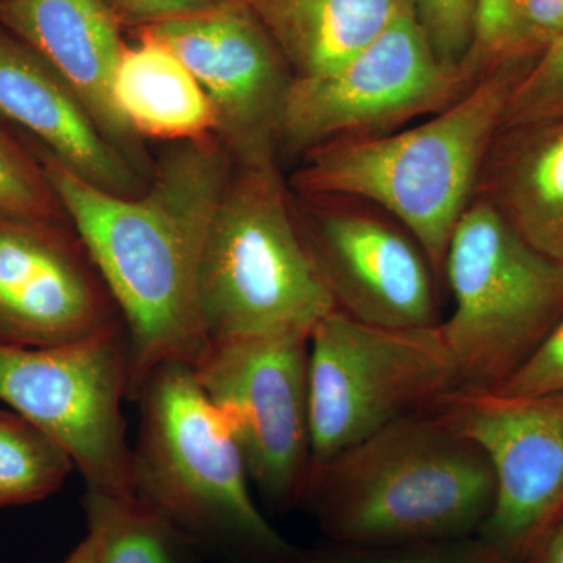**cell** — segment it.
<instances>
[{
  "instance_id": "6da1fadb",
  "label": "cell",
  "mask_w": 563,
  "mask_h": 563,
  "mask_svg": "<svg viewBox=\"0 0 563 563\" xmlns=\"http://www.w3.org/2000/svg\"><path fill=\"white\" fill-rule=\"evenodd\" d=\"M25 141L120 309L131 344L128 399L135 401L157 366H195L209 350L199 318V266L232 155L214 135L173 143L152 165L146 190L122 198Z\"/></svg>"
},
{
  "instance_id": "7a4b0ae2",
  "label": "cell",
  "mask_w": 563,
  "mask_h": 563,
  "mask_svg": "<svg viewBox=\"0 0 563 563\" xmlns=\"http://www.w3.org/2000/svg\"><path fill=\"white\" fill-rule=\"evenodd\" d=\"M495 488L479 444L428 410L312 462L298 509L328 542H433L477 536Z\"/></svg>"
},
{
  "instance_id": "3957f363",
  "label": "cell",
  "mask_w": 563,
  "mask_h": 563,
  "mask_svg": "<svg viewBox=\"0 0 563 563\" xmlns=\"http://www.w3.org/2000/svg\"><path fill=\"white\" fill-rule=\"evenodd\" d=\"M529 58L492 66L461 99L406 131L333 141L303 154L290 190L306 198L372 203L420 244L437 279L476 195L488 151Z\"/></svg>"
},
{
  "instance_id": "277c9868",
  "label": "cell",
  "mask_w": 563,
  "mask_h": 563,
  "mask_svg": "<svg viewBox=\"0 0 563 563\" xmlns=\"http://www.w3.org/2000/svg\"><path fill=\"white\" fill-rule=\"evenodd\" d=\"M133 488L229 563H274L298 550L263 515L239 442L187 363L169 362L136 396Z\"/></svg>"
},
{
  "instance_id": "5b68a950",
  "label": "cell",
  "mask_w": 563,
  "mask_h": 563,
  "mask_svg": "<svg viewBox=\"0 0 563 563\" xmlns=\"http://www.w3.org/2000/svg\"><path fill=\"white\" fill-rule=\"evenodd\" d=\"M198 307L209 346L312 331L335 310L303 243L276 155L233 161L203 243Z\"/></svg>"
},
{
  "instance_id": "8992f818",
  "label": "cell",
  "mask_w": 563,
  "mask_h": 563,
  "mask_svg": "<svg viewBox=\"0 0 563 563\" xmlns=\"http://www.w3.org/2000/svg\"><path fill=\"white\" fill-rule=\"evenodd\" d=\"M454 312L440 322L463 390H496L563 318V263L526 242L474 196L448 247Z\"/></svg>"
},
{
  "instance_id": "52a82bcc",
  "label": "cell",
  "mask_w": 563,
  "mask_h": 563,
  "mask_svg": "<svg viewBox=\"0 0 563 563\" xmlns=\"http://www.w3.org/2000/svg\"><path fill=\"white\" fill-rule=\"evenodd\" d=\"M457 387L442 325L379 328L332 310L310 332L312 462L401 418L432 410Z\"/></svg>"
},
{
  "instance_id": "ba28073f",
  "label": "cell",
  "mask_w": 563,
  "mask_h": 563,
  "mask_svg": "<svg viewBox=\"0 0 563 563\" xmlns=\"http://www.w3.org/2000/svg\"><path fill=\"white\" fill-rule=\"evenodd\" d=\"M487 70L472 55L463 65H444L422 31L413 0H407L350 60L292 79L279 146L303 155L333 141L387 135L446 109Z\"/></svg>"
},
{
  "instance_id": "9c48e42d",
  "label": "cell",
  "mask_w": 563,
  "mask_h": 563,
  "mask_svg": "<svg viewBox=\"0 0 563 563\" xmlns=\"http://www.w3.org/2000/svg\"><path fill=\"white\" fill-rule=\"evenodd\" d=\"M129 374L124 325L60 346L0 343V401L60 443L91 490L135 495Z\"/></svg>"
},
{
  "instance_id": "30bf717a",
  "label": "cell",
  "mask_w": 563,
  "mask_h": 563,
  "mask_svg": "<svg viewBox=\"0 0 563 563\" xmlns=\"http://www.w3.org/2000/svg\"><path fill=\"white\" fill-rule=\"evenodd\" d=\"M310 332L210 344L192 366L202 391L231 426L251 484L273 509L298 507L312 466Z\"/></svg>"
},
{
  "instance_id": "8fae6325",
  "label": "cell",
  "mask_w": 563,
  "mask_h": 563,
  "mask_svg": "<svg viewBox=\"0 0 563 563\" xmlns=\"http://www.w3.org/2000/svg\"><path fill=\"white\" fill-rule=\"evenodd\" d=\"M432 410L479 444L495 474V503L477 537L509 561L531 562L563 518V391L455 388Z\"/></svg>"
},
{
  "instance_id": "7c38bea8",
  "label": "cell",
  "mask_w": 563,
  "mask_h": 563,
  "mask_svg": "<svg viewBox=\"0 0 563 563\" xmlns=\"http://www.w3.org/2000/svg\"><path fill=\"white\" fill-rule=\"evenodd\" d=\"M291 198L303 243L335 310L379 328L440 324L435 273L401 224L351 199L292 191Z\"/></svg>"
},
{
  "instance_id": "4fadbf2b",
  "label": "cell",
  "mask_w": 563,
  "mask_h": 563,
  "mask_svg": "<svg viewBox=\"0 0 563 563\" xmlns=\"http://www.w3.org/2000/svg\"><path fill=\"white\" fill-rule=\"evenodd\" d=\"M139 31L161 40L190 69L213 107L214 136L233 161L276 155L295 76L247 0H217Z\"/></svg>"
},
{
  "instance_id": "5bb4252c",
  "label": "cell",
  "mask_w": 563,
  "mask_h": 563,
  "mask_svg": "<svg viewBox=\"0 0 563 563\" xmlns=\"http://www.w3.org/2000/svg\"><path fill=\"white\" fill-rule=\"evenodd\" d=\"M68 224L0 214V343L60 346L124 325Z\"/></svg>"
},
{
  "instance_id": "9a60e30c",
  "label": "cell",
  "mask_w": 563,
  "mask_h": 563,
  "mask_svg": "<svg viewBox=\"0 0 563 563\" xmlns=\"http://www.w3.org/2000/svg\"><path fill=\"white\" fill-rule=\"evenodd\" d=\"M0 118L99 190L135 198L150 184V176L103 133L68 81L2 25Z\"/></svg>"
},
{
  "instance_id": "2e32d148",
  "label": "cell",
  "mask_w": 563,
  "mask_h": 563,
  "mask_svg": "<svg viewBox=\"0 0 563 563\" xmlns=\"http://www.w3.org/2000/svg\"><path fill=\"white\" fill-rule=\"evenodd\" d=\"M0 25L24 41L84 99L103 133L151 177L140 140L122 120L111 84L125 44L106 0H3Z\"/></svg>"
},
{
  "instance_id": "e0dca14e",
  "label": "cell",
  "mask_w": 563,
  "mask_h": 563,
  "mask_svg": "<svg viewBox=\"0 0 563 563\" xmlns=\"http://www.w3.org/2000/svg\"><path fill=\"white\" fill-rule=\"evenodd\" d=\"M474 196L537 251L563 263V120L499 131Z\"/></svg>"
},
{
  "instance_id": "ac0fdd59",
  "label": "cell",
  "mask_w": 563,
  "mask_h": 563,
  "mask_svg": "<svg viewBox=\"0 0 563 563\" xmlns=\"http://www.w3.org/2000/svg\"><path fill=\"white\" fill-rule=\"evenodd\" d=\"M114 70L111 95L122 120L140 140L169 143L214 135L217 118L206 91L161 40L136 31Z\"/></svg>"
},
{
  "instance_id": "d6986e66",
  "label": "cell",
  "mask_w": 563,
  "mask_h": 563,
  "mask_svg": "<svg viewBox=\"0 0 563 563\" xmlns=\"http://www.w3.org/2000/svg\"><path fill=\"white\" fill-rule=\"evenodd\" d=\"M407 0H247L292 76L350 60L390 24Z\"/></svg>"
},
{
  "instance_id": "ffe728a7",
  "label": "cell",
  "mask_w": 563,
  "mask_h": 563,
  "mask_svg": "<svg viewBox=\"0 0 563 563\" xmlns=\"http://www.w3.org/2000/svg\"><path fill=\"white\" fill-rule=\"evenodd\" d=\"M84 509L87 531L98 542L99 563H203L202 548L136 495L87 488Z\"/></svg>"
},
{
  "instance_id": "44dd1931",
  "label": "cell",
  "mask_w": 563,
  "mask_h": 563,
  "mask_svg": "<svg viewBox=\"0 0 563 563\" xmlns=\"http://www.w3.org/2000/svg\"><path fill=\"white\" fill-rule=\"evenodd\" d=\"M74 468L60 443L20 413L0 409V507L49 498Z\"/></svg>"
},
{
  "instance_id": "7402d4cb",
  "label": "cell",
  "mask_w": 563,
  "mask_h": 563,
  "mask_svg": "<svg viewBox=\"0 0 563 563\" xmlns=\"http://www.w3.org/2000/svg\"><path fill=\"white\" fill-rule=\"evenodd\" d=\"M274 563H517L496 553L477 536L433 542L352 544L328 542L298 548Z\"/></svg>"
},
{
  "instance_id": "603a6c76",
  "label": "cell",
  "mask_w": 563,
  "mask_h": 563,
  "mask_svg": "<svg viewBox=\"0 0 563 563\" xmlns=\"http://www.w3.org/2000/svg\"><path fill=\"white\" fill-rule=\"evenodd\" d=\"M0 214L68 222L43 166L25 139L0 118Z\"/></svg>"
},
{
  "instance_id": "cb8c5ba5",
  "label": "cell",
  "mask_w": 563,
  "mask_h": 563,
  "mask_svg": "<svg viewBox=\"0 0 563 563\" xmlns=\"http://www.w3.org/2000/svg\"><path fill=\"white\" fill-rule=\"evenodd\" d=\"M563 120V35L536 58L504 111L503 129Z\"/></svg>"
},
{
  "instance_id": "d4e9b609",
  "label": "cell",
  "mask_w": 563,
  "mask_h": 563,
  "mask_svg": "<svg viewBox=\"0 0 563 563\" xmlns=\"http://www.w3.org/2000/svg\"><path fill=\"white\" fill-rule=\"evenodd\" d=\"M415 13L444 65L468 60L476 43L479 0H413Z\"/></svg>"
},
{
  "instance_id": "484cf974",
  "label": "cell",
  "mask_w": 563,
  "mask_h": 563,
  "mask_svg": "<svg viewBox=\"0 0 563 563\" xmlns=\"http://www.w3.org/2000/svg\"><path fill=\"white\" fill-rule=\"evenodd\" d=\"M563 35V0H509L501 60H536Z\"/></svg>"
},
{
  "instance_id": "4316f807",
  "label": "cell",
  "mask_w": 563,
  "mask_h": 563,
  "mask_svg": "<svg viewBox=\"0 0 563 563\" xmlns=\"http://www.w3.org/2000/svg\"><path fill=\"white\" fill-rule=\"evenodd\" d=\"M493 391L514 396L563 391V318L532 357Z\"/></svg>"
},
{
  "instance_id": "83f0119b",
  "label": "cell",
  "mask_w": 563,
  "mask_h": 563,
  "mask_svg": "<svg viewBox=\"0 0 563 563\" xmlns=\"http://www.w3.org/2000/svg\"><path fill=\"white\" fill-rule=\"evenodd\" d=\"M121 25L143 29L198 13L217 0H106Z\"/></svg>"
},
{
  "instance_id": "f1b7e54d",
  "label": "cell",
  "mask_w": 563,
  "mask_h": 563,
  "mask_svg": "<svg viewBox=\"0 0 563 563\" xmlns=\"http://www.w3.org/2000/svg\"><path fill=\"white\" fill-rule=\"evenodd\" d=\"M507 11H509V0H479L476 43H474L472 55L485 69H490L501 60Z\"/></svg>"
},
{
  "instance_id": "f546056e",
  "label": "cell",
  "mask_w": 563,
  "mask_h": 563,
  "mask_svg": "<svg viewBox=\"0 0 563 563\" xmlns=\"http://www.w3.org/2000/svg\"><path fill=\"white\" fill-rule=\"evenodd\" d=\"M529 563H563V518Z\"/></svg>"
},
{
  "instance_id": "4dcf8cb0",
  "label": "cell",
  "mask_w": 563,
  "mask_h": 563,
  "mask_svg": "<svg viewBox=\"0 0 563 563\" xmlns=\"http://www.w3.org/2000/svg\"><path fill=\"white\" fill-rule=\"evenodd\" d=\"M62 563H99L98 542H96L95 536L87 531L80 543Z\"/></svg>"
},
{
  "instance_id": "1f68e13d",
  "label": "cell",
  "mask_w": 563,
  "mask_h": 563,
  "mask_svg": "<svg viewBox=\"0 0 563 563\" xmlns=\"http://www.w3.org/2000/svg\"><path fill=\"white\" fill-rule=\"evenodd\" d=\"M2 2H3V0H0V3H2Z\"/></svg>"
}]
</instances>
